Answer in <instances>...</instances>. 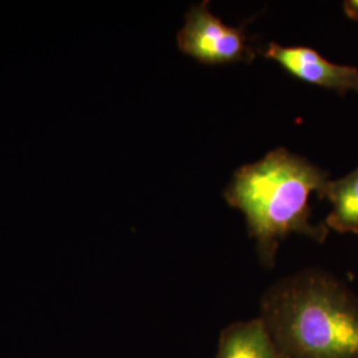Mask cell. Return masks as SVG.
<instances>
[{
	"label": "cell",
	"mask_w": 358,
	"mask_h": 358,
	"mask_svg": "<svg viewBox=\"0 0 358 358\" xmlns=\"http://www.w3.org/2000/svg\"><path fill=\"white\" fill-rule=\"evenodd\" d=\"M329 173L307 158L279 148L238 169L224 190L227 203L243 213L260 263L271 268L289 235L324 242L329 229L312 224L310 196L325 198Z\"/></svg>",
	"instance_id": "cell-1"
},
{
	"label": "cell",
	"mask_w": 358,
	"mask_h": 358,
	"mask_svg": "<svg viewBox=\"0 0 358 358\" xmlns=\"http://www.w3.org/2000/svg\"><path fill=\"white\" fill-rule=\"evenodd\" d=\"M259 317L280 358H358V299L327 272L307 269L273 284Z\"/></svg>",
	"instance_id": "cell-2"
},
{
	"label": "cell",
	"mask_w": 358,
	"mask_h": 358,
	"mask_svg": "<svg viewBox=\"0 0 358 358\" xmlns=\"http://www.w3.org/2000/svg\"><path fill=\"white\" fill-rule=\"evenodd\" d=\"M185 55L206 65L250 64L256 51L243 27L227 26L208 10V1L192 4L177 36Z\"/></svg>",
	"instance_id": "cell-3"
},
{
	"label": "cell",
	"mask_w": 358,
	"mask_h": 358,
	"mask_svg": "<svg viewBox=\"0 0 358 358\" xmlns=\"http://www.w3.org/2000/svg\"><path fill=\"white\" fill-rule=\"evenodd\" d=\"M262 53L304 83L332 90L340 96L349 92L358 94V68L332 63L310 47L269 43Z\"/></svg>",
	"instance_id": "cell-4"
},
{
	"label": "cell",
	"mask_w": 358,
	"mask_h": 358,
	"mask_svg": "<svg viewBox=\"0 0 358 358\" xmlns=\"http://www.w3.org/2000/svg\"><path fill=\"white\" fill-rule=\"evenodd\" d=\"M217 358H280L260 317L239 321L220 333Z\"/></svg>",
	"instance_id": "cell-5"
},
{
	"label": "cell",
	"mask_w": 358,
	"mask_h": 358,
	"mask_svg": "<svg viewBox=\"0 0 358 358\" xmlns=\"http://www.w3.org/2000/svg\"><path fill=\"white\" fill-rule=\"evenodd\" d=\"M325 198L332 203L327 227L341 234H358V166L345 177L331 180Z\"/></svg>",
	"instance_id": "cell-6"
},
{
	"label": "cell",
	"mask_w": 358,
	"mask_h": 358,
	"mask_svg": "<svg viewBox=\"0 0 358 358\" xmlns=\"http://www.w3.org/2000/svg\"><path fill=\"white\" fill-rule=\"evenodd\" d=\"M343 8H344V13L349 19L358 22V0L344 1Z\"/></svg>",
	"instance_id": "cell-7"
}]
</instances>
